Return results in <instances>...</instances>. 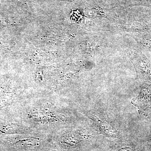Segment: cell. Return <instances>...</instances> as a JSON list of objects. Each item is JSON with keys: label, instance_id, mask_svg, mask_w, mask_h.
Masks as SVG:
<instances>
[{"label": "cell", "instance_id": "2", "mask_svg": "<svg viewBox=\"0 0 151 151\" xmlns=\"http://www.w3.org/2000/svg\"><path fill=\"white\" fill-rule=\"evenodd\" d=\"M119 151H135L133 149L130 147H126L119 150Z\"/></svg>", "mask_w": 151, "mask_h": 151}, {"label": "cell", "instance_id": "1", "mask_svg": "<svg viewBox=\"0 0 151 151\" xmlns=\"http://www.w3.org/2000/svg\"><path fill=\"white\" fill-rule=\"evenodd\" d=\"M140 114L147 115L151 111V86L145 85L141 89L137 97L133 100Z\"/></svg>", "mask_w": 151, "mask_h": 151}]
</instances>
